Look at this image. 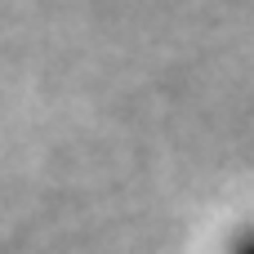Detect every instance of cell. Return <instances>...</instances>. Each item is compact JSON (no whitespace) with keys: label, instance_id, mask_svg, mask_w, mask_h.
Instances as JSON below:
<instances>
[{"label":"cell","instance_id":"1","mask_svg":"<svg viewBox=\"0 0 254 254\" xmlns=\"http://www.w3.org/2000/svg\"><path fill=\"white\" fill-rule=\"evenodd\" d=\"M232 254H254V232L237 237V241H232Z\"/></svg>","mask_w":254,"mask_h":254}]
</instances>
